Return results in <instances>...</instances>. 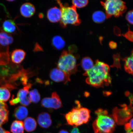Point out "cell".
<instances>
[{
  "instance_id": "cell-1",
  "label": "cell",
  "mask_w": 133,
  "mask_h": 133,
  "mask_svg": "<svg viewBox=\"0 0 133 133\" xmlns=\"http://www.w3.org/2000/svg\"><path fill=\"white\" fill-rule=\"evenodd\" d=\"M83 75L88 76L86 79V83L94 87L108 86L112 81L109 66L98 60L96 61L92 69L85 72Z\"/></svg>"
},
{
  "instance_id": "cell-2",
  "label": "cell",
  "mask_w": 133,
  "mask_h": 133,
  "mask_svg": "<svg viewBox=\"0 0 133 133\" xmlns=\"http://www.w3.org/2000/svg\"><path fill=\"white\" fill-rule=\"evenodd\" d=\"M97 117L92 124L95 133H114L116 122L112 116L109 115L107 111L99 109L96 111Z\"/></svg>"
},
{
  "instance_id": "cell-3",
  "label": "cell",
  "mask_w": 133,
  "mask_h": 133,
  "mask_svg": "<svg viewBox=\"0 0 133 133\" xmlns=\"http://www.w3.org/2000/svg\"><path fill=\"white\" fill-rule=\"evenodd\" d=\"M56 2L62 12V17L60 22L62 27L65 28L69 24L76 26L81 24V19L75 6H69L67 4H63L60 1H57Z\"/></svg>"
},
{
  "instance_id": "cell-4",
  "label": "cell",
  "mask_w": 133,
  "mask_h": 133,
  "mask_svg": "<svg viewBox=\"0 0 133 133\" xmlns=\"http://www.w3.org/2000/svg\"><path fill=\"white\" fill-rule=\"evenodd\" d=\"M57 68L70 76L77 71L76 58L73 53L64 50L60 56L57 64Z\"/></svg>"
},
{
  "instance_id": "cell-5",
  "label": "cell",
  "mask_w": 133,
  "mask_h": 133,
  "mask_svg": "<svg viewBox=\"0 0 133 133\" xmlns=\"http://www.w3.org/2000/svg\"><path fill=\"white\" fill-rule=\"evenodd\" d=\"M101 4L105 10L107 18L113 16L119 17L122 16L127 9L125 2L120 0H107L101 1Z\"/></svg>"
},
{
  "instance_id": "cell-6",
  "label": "cell",
  "mask_w": 133,
  "mask_h": 133,
  "mask_svg": "<svg viewBox=\"0 0 133 133\" xmlns=\"http://www.w3.org/2000/svg\"><path fill=\"white\" fill-rule=\"evenodd\" d=\"M13 41L11 35L0 31V65H6L9 64V47Z\"/></svg>"
},
{
  "instance_id": "cell-7",
  "label": "cell",
  "mask_w": 133,
  "mask_h": 133,
  "mask_svg": "<svg viewBox=\"0 0 133 133\" xmlns=\"http://www.w3.org/2000/svg\"><path fill=\"white\" fill-rule=\"evenodd\" d=\"M125 104L121 106V109L116 108L113 110L112 116L116 124L122 125L126 123L132 116L133 107Z\"/></svg>"
},
{
  "instance_id": "cell-8",
  "label": "cell",
  "mask_w": 133,
  "mask_h": 133,
  "mask_svg": "<svg viewBox=\"0 0 133 133\" xmlns=\"http://www.w3.org/2000/svg\"><path fill=\"white\" fill-rule=\"evenodd\" d=\"M76 103L77 105L76 107L73 108L70 112L65 115L67 124L74 127H77L84 124L79 110L81 106L78 101H76Z\"/></svg>"
},
{
  "instance_id": "cell-9",
  "label": "cell",
  "mask_w": 133,
  "mask_h": 133,
  "mask_svg": "<svg viewBox=\"0 0 133 133\" xmlns=\"http://www.w3.org/2000/svg\"><path fill=\"white\" fill-rule=\"evenodd\" d=\"M42 106L47 109H57L62 107L63 105L60 98L57 93L54 92L51 97L43 98L41 102Z\"/></svg>"
},
{
  "instance_id": "cell-10",
  "label": "cell",
  "mask_w": 133,
  "mask_h": 133,
  "mask_svg": "<svg viewBox=\"0 0 133 133\" xmlns=\"http://www.w3.org/2000/svg\"><path fill=\"white\" fill-rule=\"evenodd\" d=\"M8 64L6 65H0V79L6 81L7 83L13 75L16 74L22 68L18 65Z\"/></svg>"
},
{
  "instance_id": "cell-11",
  "label": "cell",
  "mask_w": 133,
  "mask_h": 133,
  "mask_svg": "<svg viewBox=\"0 0 133 133\" xmlns=\"http://www.w3.org/2000/svg\"><path fill=\"white\" fill-rule=\"evenodd\" d=\"M50 77L56 82H63L64 84L70 81V76L57 68L51 70L49 74Z\"/></svg>"
},
{
  "instance_id": "cell-12",
  "label": "cell",
  "mask_w": 133,
  "mask_h": 133,
  "mask_svg": "<svg viewBox=\"0 0 133 133\" xmlns=\"http://www.w3.org/2000/svg\"><path fill=\"white\" fill-rule=\"evenodd\" d=\"M32 86V84L29 83L18 91L16 97L19 99V103L23 106H29L31 103V102L28 99V96L29 90Z\"/></svg>"
},
{
  "instance_id": "cell-13",
  "label": "cell",
  "mask_w": 133,
  "mask_h": 133,
  "mask_svg": "<svg viewBox=\"0 0 133 133\" xmlns=\"http://www.w3.org/2000/svg\"><path fill=\"white\" fill-rule=\"evenodd\" d=\"M46 16L50 22L54 23H58L61 20L62 12L60 8L54 6L48 10Z\"/></svg>"
},
{
  "instance_id": "cell-14",
  "label": "cell",
  "mask_w": 133,
  "mask_h": 133,
  "mask_svg": "<svg viewBox=\"0 0 133 133\" xmlns=\"http://www.w3.org/2000/svg\"><path fill=\"white\" fill-rule=\"evenodd\" d=\"M37 122L41 128L44 129H48L51 125L52 121L51 119V116L49 113L43 112L38 116Z\"/></svg>"
},
{
  "instance_id": "cell-15",
  "label": "cell",
  "mask_w": 133,
  "mask_h": 133,
  "mask_svg": "<svg viewBox=\"0 0 133 133\" xmlns=\"http://www.w3.org/2000/svg\"><path fill=\"white\" fill-rule=\"evenodd\" d=\"M34 5L30 3H24L21 6L20 11L22 16L26 18H30L36 12Z\"/></svg>"
},
{
  "instance_id": "cell-16",
  "label": "cell",
  "mask_w": 133,
  "mask_h": 133,
  "mask_svg": "<svg viewBox=\"0 0 133 133\" xmlns=\"http://www.w3.org/2000/svg\"><path fill=\"white\" fill-rule=\"evenodd\" d=\"M26 55V52L23 50L16 49L13 51L11 53V60L15 64H19L24 60Z\"/></svg>"
},
{
  "instance_id": "cell-17",
  "label": "cell",
  "mask_w": 133,
  "mask_h": 133,
  "mask_svg": "<svg viewBox=\"0 0 133 133\" xmlns=\"http://www.w3.org/2000/svg\"><path fill=\"white\" fill-rule=\"evenodd\" d=\"M8 116L9 110L7 104L0 101V126L8 122Z\"/></svg>"
},
{
  "instance_id": "cell-18",
  "label": "cell",
  "mask_w": 133,
  "mask_h": 133,
  "mask_svg": "<svg viewBox=\"0 0 133 133\" xmlns=\"http://www.w3.org/2000/svg\"><path fill=\"white\" fill-rule=\"evenodd\" d=\"M29 112L27 108L23 106L16 107L15 110L14 116L16 119L22 120L26 119L28 116Z\"/></svg>"
},
{
  "instance_id": "cell-19",
  "label": "cell",
  "mask_w": 133,
  "mask_h": 133,
  "mask_svg": "<svg viewBox=\"0 0 133 133\" xmlns=\"http://www.w3.org/2000/svg\"><path fill=\"white\" fill-rule=\"evenodd\" d=\"M24 127L26 132H32L35 130L37 127V122L34 118L28 117L25 119L24 123Z\"/></svg>"
},
{
  "instance_id": "cell-20",
  "label": "cell",
  "mask_w": 133,
  "mask_h": 133,
  "mask_svg": "<svg viewBox=\"0 0 133 133\" xmlns=\"http://www.w3.org/2000/svg\"><path fill=\"white\" fill-rule=\"evenodd\" d=\"M16 27L15 23L12 20H6L3 23V30L8 34L14 32L16 29Z\"/></svg>"
},
{
  "instance_id": "cell-21",
  "label": "cell",
  "mask_w": 133,
  "mask_h": 133,
  "mask_svg": "<svg viewBox=\"0 0 133 133\" xmlns=\"http://www.w3.org/2000/svg\"><path fill=\"white\" fill-rule=\"evenodd\" d=\"M123 60L125 70L129 74L133 75V50L130 55L125 58Z\"/></svg>"
},
{
  "instance_id": "cell-22",
  "label": "cell",
  "mask_w": 133,
  "mask_h": 133,
  "mask_svg": "<svg viewBox=\"0 0 133 133\" xmlns=\"http://www.w3.org/2000/svg\"><path fill=\"white\" fill-rule=\"evenodd\" d=\"M52 45L55 49L61 50L63 49L65 45V42L64 39L59 36H55L52 39Z\"/></svg>"
},
{
  "instance_id": "cell-23",
  "label": "cell",
  "mask_w": 133,
  "mask_h": 133,
  "mask_svg": "<svg viewBox=\"0 0 133 133\" xmlns=\"http://www.w3.org/2000/svg\"><path fill=\"white\" fill-rule=\"evenodd\" d=\"M24 124L22 121H13L11 126V131L12 133H24Z\"/></svg>"
},
{
  "instance_id": "cell-24",
  "label": "cell",
  "mask_w": 133,
  "mask_h": 133,
  "mask_svg": "<svg viewBox=\"0 0 133 133\" xmlns=\"http://www.w3.org/2000/svg\"><path fill=\"white\" fill-rule=\"evenodd\" d=\"M92 18L95 23L99 24L104 22L107 18L105 13L102 11L98 10L93 13Z\"/></svg>"
},
{
  "instance_id": "cell-25",
  "label": "cell",
  "mask_w": 133,
  "mask_h": 133,
  "mask_svg": "<svg viewBox=\"0 0 133 133\" xmlns=\"http://www.w3.org/2000/svg\"><path fill=\"white\" fill-rule=\"evenodd\" d=\"M81 64L82 69L85 72L90 70L94 65L92 59L89 57L83 58L81 60Z\"/></svg>"
},
{
  "instance_id": "cell-26",
  "label": "cell",
  "mask_w": 133,
  "mask_h": 133,
  "mask_svg": "<svg viewBox=\"0 0 133 133\" xmlns=\"http://www.w3.org/2000/svg\"><path fill=\"white\" fill-rule=\"evenodd\" d=\"M30 102L37 104L41 99V95L37 89H34L29 91L28 96Z\"/></svg>"
},
{
  "instance_id": "cell-27",
  "label": "cell",
  "mask_w": 133,
  "mask_h": 133,
  "mask_svg": "<svg viewBox=\"0 0 133 133\" xmlns=\"http://www.w3.org/2000/svg\"><path fill=\"white\" fill-rule=\"evenodd\" d=\"M11 94L8 88L3 86L0 87V101L6 102L10 97Z\"/></svg>"
},
{
  "instance_id": "cell-28",
  "label": "cell",
  "mask_w": 133,
  "mask_h": 133,
  "mask_svg": "<svg viewBox=\"0 0 133 133\" xmlns=\"http://www.w3.org/2000/svg\"><path fill=\"white\" fill-rule=\"evenodd\" d=\"M71 2L72 5L75 6L76 8H79L85 7L89 3V1L88 0H74Z\"/></svg>"
},
{
  "instance_id": "cell-29",
  "label": "cell",
  "mask_w": 133,
  "mask_h": 133,
  "mask_svg": "<svg viewBox=\"0 0 133 133\" xmlns=\"http://www.w3.org/2000/svg\"><path fill=\"white\" fill-rule=\"evenodd\" d=\"M124 129L127 132L133 131V118L131 119L129 123L124 124Z\"/></svg>"
},
{
  "instance_id": "cell-30",
  "label": "cell",
  "mask_w": 133,
  "mask_h": 133,
  "mask_svg": "<svg viewBox=\"0 0 133 133\" xmlns=\"http://www.w3.org/2000/svg\"><path fill=\"white\" fill-rule=\"evenodd\" d=\"M126 19L130 24L133 25V10L127 12L126 15Z\"/></svg>"
},
{
  "instance_id": "cell-31",
  "label": "cell",
  "mask_w": 133,
  "mask_h": 133,
  "mask_svg": "<svg viewBox=\"0 0 133 133\" xmlns=\"http://www.w3.org/2000/svg\"><path fill=\"white\" fill-rule=\"evenodd\" d=\"M19 103V99L18 98L16 97H15L14 95L12 96L11 99L9 103L11 105H15Z\"/></svg>"
},
{
  "instance_id": "cell-32",
  "label": "cell",
  "mask_w": 133,
  "mask_h": 133,
  "mask_svg": "<svg viewBox=\"0 0 133 133\" xmlns=\"http://www.w3.org/2000/svg\"><path fill=\"white\" fill-rule=\"evenodd\" d=\"M70 133H81L77 127H74L70 131Z\"/></svg>"
},
{
  "instance_id": "cell-33",
  "label": "cell",
  "mask_w": 133,
  "mask_h": 133,
  "mask_svg": "<svg viewBox=\"0 0 133 133\" xmlns=\"http://www.w3.org/2000/svg\"><path fill=\"white\" fill-rule=\"evenodd\" d=\"M116 43L115 42H111L109 43V46L112 49H115L116 47Z\"/></svg>"
},
{
  "instance_id": "cell-34",
  "label": "cell",
  "mask_w": 133,
  "mask_h": 133,
  "mask_svg": "<svg viewBox=\"0 0 133 133\" xmlns=\"http://www.w3.org/2000/svg\"><path fill=\"white\" fill-rule=\"evenodd\" d=\"M0 133H10L9 131L5 130L2 127V126H0Z\"/></svg>"
},
{
  "instance_id": "cell-35",
  "label": "cell",
  "mask_w": 133,
  "mask_h": 133,
  "mask_svg": "<svg viewBox=\"0 0 133 133\" xmlns=\"http://www.w3.org/2000/svg\"><path fill=\"white\" fill-rule=\"evenodd\" d=\"M58 133H69L67 131L65 130L62 129L61 130L59 131Z\"/></svg>"
},
{
  "instance_id": "cell-36",
  "label": "cell",
  "mask_w": 133,
  "mask_h": 133,
  "mask_svg": "<svg viewBox=\"0 0 133 133\" xmlns=\"http://www.w3.org/2000/svg\"><path fill=\"white\" fill-rule=\"evenodd\" d=\"M126 133H133V132H127Z\"/></svg>"
},
{
  "instance_id": "cell-37",
  "label": "cell",
  "mask_w": 133,
  "mask_h": 133,
  "mask_svg": "<svg viewBox=\"0 0 133 133\" xmlns=\"http://www.w3.org/2000/svg\"><path fill=\"white\" fill-rule=\"evenodd\" d=\"M9 1V2H12L13 1Z\"/></svg>"
},
{
  "instance_id": "cell-38",
  "label": "cell",
  "mask_w": 133,
  "mask_h": 133,
  "mask_svg": "<svg viewBox=\"0 0 133 133\" xmlns=\"http://www.w3.org/2000/svg\"><path fill=\"white\" fill-rule=\"evenodd\" d=\"M50 133V132H47V133Z\"/></svg>"
}]
</instances>
